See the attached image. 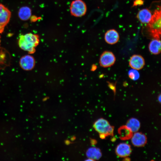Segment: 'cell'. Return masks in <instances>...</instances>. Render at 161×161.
I'll list each match as a JSON object with an SVG mask.
<instances>
[{"label":"cell","instance_id":"4","mask_svg":"<svg viewBox=\"0 0 161 161\" xmlns=\"http://www.w3.org/2000/svg\"><path fill=\"white\" fill-rule=\"evenodd\" d=\"M70 9L72 16L80 17L85 14L87 7L86 4L82 0H75L71 2Z\"/></svg>","mask_w":161,"mask_h":161},{"label":"cell","instance_id":"2","mask_svg":"<svg viewBox=\"0 0 161 161\" xmlns=\"http://www.w3.org/2000/svg\"><path fill=\"white\" fill-rule=\"evenodd\" d=\"M161 13L160 10H156L148 24L149 32L154 39H160L161 37Z\"/></svg>","mask_w":161,"mask_h":161},{"label":"cell","instance_id":"7","mask_svg":"<svg viewBox=\"0 0 161 161\" xmlns=\"http://www.w3.org/2000/svg\"><path fill=\"white\" fill-rule=\"evenodd\" d=\"M145 64L143 57L138 54H134L130 58L129 61L130 66L132 69L140 70L144 67Z\"/></svg>","mask_w":161,"mask_h":161},{"label":"cell","instance_id":"19","mask_svg":"<svg viewBox=\"0 0 161 161\" xmlns=\"http://www.w3.org/2000/svg\"><path fill=\"white\" fill-rule=\"evenodd\" d=\"M143 4V0H135L133 3V6H140Z\"/></svg>","mask_w":161,"mask_h":161},{"label":"cell","instance_id":"10","mask_svg":"<svg viewBox=\"0 0 161 161\" xmlns=\"http://www.w3.org/2000/svg\"><path fill=\"white\" fill-rule=\"evenodd\" d=\"M132 151L130 145L125 143H121L117 146L115 153L117 155L121 157H126L129 156Z\"/></svg>","mask_w":161,"mask_h":161},{"label":"cell","instance_id":"11","mask_svg":"<svg viewBox=\"0 0 161 161\" xmlns=\"http://www.w3.org/2000/svg\"><path fill=\"white\" fill-rule=\"evenodd\" d=\"M104 39L106 42L110 44H114L118 42L119 35L118 32L115 30H108L105 33Z\"/></svg>","mask_w":161,"mask_h":161},{"label":"cell","instance_id":"18","mask_svg":"<svg viewBox=\"0 0 161 161\" xmlns=\"http://www.w3.org/2000/svg\"><path fill=\"white\" fill-rule=\"evenodd\" d=\"M128 75L129 78L133 80H137L140 77L139 73L137 70L133 69L129 72Z\"/></svg>","mask_w":161,"mask_h":161},{"label":"cell","instance_id":"12","mask_svg":"<svg viewBox=\"0 0 161 161\" xmlns=\"http://www.w3.org/2000/svg\"><path fill=\"white\" fill-rule=\"evenodd\" d=\"M152 15L150 10L143 9L140 10L137 15V18L142 23H148L150 21Z\"/></svg>","mask_w":161,"mask_h":161},{"label":"cell","instance_id":"14","mask_svg":"<svg viewBox=\"0 0 161 161\" xmlns=\"http://www.w3.org/2000/svg\"><path fill=\"white\" fill-rule=\"evenodd\" d=\"M161 41L160 39H154L150 41L148 45V49L151 53L157 55L161 52Z\"/></svg>","mask_w":161,"mask_h":161},{"label":"cell","instance_id":"8","mask_svg":"<svg viewBox=\"0 0 161 161\" xmlns=\"http://www.w3.org/2000/svg\"><path fill=\"white\" fill-rule=\"evenodd\" d=\"M35 64L34 58L32 56L26 55L22 57L19 61L20 67L23 69L29 71L32 69L34 67Z\"/></svg>","mask_w":161,"mask_h":161},{"label":"cell","instance_id":"13","mask_svg":"<svg viewBox=\"0 0 161 161\" xmlns=\"http://www.w3.org/2000/svg\"><path fill=\"white\" fill-rule=\"evenodd\" d=\"M118 133L120 139L123 140L130 139L131 137L133 132L126 125H123L118 129Z\"/></svg>","mask_w":161,"mask_h":161},{"label":"cell","instance_id":"16","mask_svg":"<svg viewBox=\"0 0 161 161\" xmlns=\"http://www.w3.org/2000/svg\"><path fill=\"white\" fill-rule=\"evenodd\" d=\"M126 126L133 132H135L139 129L140 123L139 121L136 118H131L127 120Z\"/></svg>","mask_w":161,"mask_h":161},{"label":"cell","instance_id":"21","mask_svg":"<svg viewBox=\"0 0 161 161\" xmlns=\"http://www.w3.org/2000/svg\"><path fill=\"white\" fill-rule=\"evenodd\" d=\"M0 38H1V36H0V43H1Z\"/></svg>","mask_w":161,"mask_h":161},{"label":"cell","instance_id":"20","mask_svg":"<svg viewBox=\"0 0 161 161\" xmlns=\"http://www.w3.org/2000/svg\"><path fill=\"white\" fill-rule=\"evenodd\" d=\"M158 100L159 102L160 103L161 102V95H160L158 97Z\"/></svg>","mask_w":161,"mask_h":161},{"label":"cell","instance_id":"5","mask_svg":"<svg viewBox=\"0 0 161 161\" xmlns=\"http://www.w3.org/2000/svg\"><path fill=\"white\" fill-rule=\"evenodd\" d=\"M11 17L10 10L4 5L0 4V33H2L9 22Z\"/></svg>","mask_w":161,"mask_h":161},{"label":"cell","instance_id":"17","mask_svg":"<svg viewBox=\"0 0 161 161\" xmlns=\"http://www.w3.org/2000/svg\"><path fill=\"white\" fill-rule=\"evenodd\" d=\"M31 15V10L28 7H22L19 10L18 16L22 20L26 21L28 20Z\"/></svg>","mask_w":161,"mask_h":161},{"label":"cell","instance_id":"3","mask_svg":"<svg viewBox=\"0 0 161 161\" xmlns=\"http://www.w3.org/2000/svg\"><path fill=\"white\" fill-rule=\"evenodd\" d=\"M93 127L102 139L108 136L114 135V126H111L107 120L104 118H100L96 120L94 123Z\"/></svg>","mask_w":161,"mask_h":161},{"label":"cell","instance_id":"6","mask_svg":"<svg viewBox=\"0 0 161 161\" xmlns=\"http://www.w3.org/2000/svg\"><path fill=\"white\" fill-rule=\"evenodd\" d=\"M116 61V58L112 52L106 51L101 55L99 59L100 66L104 68H107L113 65Z\"/></svg>","mask_w":161,"mask_h":161},{"label":"cell","instance_id":"1","mask_svg":"<svg viewBox=\"0 0 161 161\" xmlns=\"http://www.w3.org/2000/svg\"><path fill=\"white\" fill-rule=\"evenodd\" d=\"M39 42V35L31 33L20 35L18 41L20 48L30 54L35 52L36 47Z\"/></svg>","mask_w":161,"mask_h":161},{"label":"cell","instance_id":"9","mask_svg":"<svg viewBox=\"0 0 161 161\" xmlns=\"http://www.w3.org/2000/svg\"><path fill=\"white\" fill-rule=\"evenodd\" d=\"M131 142L133 145L137 147L144 146L147 142L146 135L140 132H136L131 138Z\"/></svg>","mask_w":161,"mask_h":161},{"label":"cell","instance_id":"15","mask_svg":"<svg viewBox=\"0 0 161 161\" xmlns=\"http://www.w3.org/2000/svg\"><path fill=\"white\" fill-rule=\"evenodd\" d=\"M86 154L87 157L92 160H98L102 156V153L100 149L94 147L89 148Z\"/></svg>","mask_w":161,"mask_h":161}]
</instances>
